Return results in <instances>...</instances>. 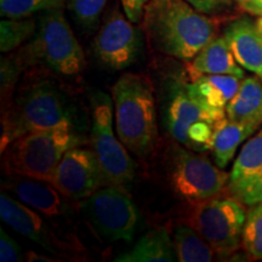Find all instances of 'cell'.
<instances>
[{"label": "cell", "instance_id": "603a6c76", "mask_svg": "<svg viewBox=\"0 0 262 262\" xmlns=\"http://www.w3.org/2000/svg\"><path fill=\"white\" fill-rule=\"evenodd\" d=\"M34 19L6 18L0 22V50L3 54L15 50L34 34Z\"/></svg>", "mask_w": 262, "mask_h": 262}, {"label": "cell", "instance_id": "d6986e66", "mask_svg": "<svg viewBox=\"0 0 262 262\" xmlns=\"http://www.w3.org/2000/svg\"><path fill=\"white\" fill-rule=\"evenodd\" d=\"M262 172V129L243 146L229 172L228 192L234 198L245 191Z\"/></svg>", "mask_w": 262, "mask_h": 262}, {"label": "cell", "instance_id": "44dd1931", "mask_svg": "<svg viewBox=\"0 0 262 262\" xmlns=\"http://www.w3.org/2000/svg\"><path fill=\"white\" fill-rule=\"evenodd\" d=\"M176 258L173 243L165 228L148 231L134 248L125 254L119 255L117 262H172Z\"/></svg>", "mask_w": 262, "mask_h": 262}, {"label": "cell", "instance_id": "5b68a950", "mask_svg": "<svg viewBox=\"0 0 262 262\" xmlns=\"http://www.w3.org/2000/svg\"><path fill=\"white\" fill-rule=\"evenodd\" d=\"M163 169L170 191L189 205L214 198L228 187V172L176 141L165 150Z\"/></svg>", "mask_w": 262, "mask_h": 262}, {"label": "cell", "instance_id": "f1b7e54d", "mask_svg": "<svg viewBox=\"0 0 262 262\" xmlns=\"http://www.w3.org/2000/svg\"><path fill=\"white\" fill-rule=\"evenodd\" d=\"M195 8L198 11L205 15H217L229 8L232 4V0H186Z\"/></svg>", "mask_w": 262, "mask_h": 262}, {"label": "cell", "instance_id": "f546056e", "mask_svg": "<svg viewBox=\"0 0 262 262\" xmlns=\"http://www.w3.org/2000/svg\"><path fill=\"white\" fill-rule=\"evenodd\" d=\"M239 202L245 206H251L262 203V172L249 187L237 196Z\"/></svg>", "mask_w": 262, "mask_h": 262}, {"label": "cell", "instance_id": "8fae6325", "mask_svg": "<svg viewBox=\"0 0 262 262\" xmlns=\"http://www.w3.org/2000/svg\"><path fill=\"white\" fill-rule=\"evenodd\" d=\"M95 56L111 70L122 71L135 63L142 50V35L135 24L120 11L119 6L111 9L95 35Z\"/></svg>", "mask_w": 262, "mask_h": 262}, {"label": "cell", "instance_id": "52a82bcc", "mask_svg": "<svg viewBox=\"0 0 262 262\" xmlns=\"http://www.w3.org/2000/svg\"><path fill=\"white\" fill-rule=\"evenodd\" d=\"M244 204L233 195L220 196L191 204L186 224L212 248L216 256L228 257L238 250L247 211Z\"/></svg>", "mask_w": 262, "mask_h": 262}, {"label": "cell", "instance_id": "e0dca14e", "mask_svg": "<svg viewBox=\"0 0 262 262\" xmlns=\"http://www.w3.org/2000/svg\"><path fill=\"white\" fill-rule=\"evenodd\" d=\"M187 72L191 79L203 74H227L244 78L243 67L238 64L224 35L209 41L193 57Z\"/></svg>", "mask_w": 262, "mask_h": 262}, {"label": "cell", "instance_id": "4fadbf2b", "mask_svg": "<svg viewBox=\"0 0 262 262\" xmlns=\"http://www.w3.org/2000/svg\"><path fill=\"white\" fill-rule=\"evenodd\" d=\"M49 183L71 202L86 199L104 186L102 170L95 152L80 146L64 153Z\"/></svg>", "mask_w": 262, "mask_h": 262}, {"label": "cell", "instance_id": "ac0fdd59", "mask_svg": "<svg viewBox=\"0 0 262 262\" xmlns=\"http://www.w3.org/2000/svg\"><path fill=\"white\" fill-rule=\"evenodd\" d=\"M258 127L253 124L233 122L227 117L216 124L209 143V150H211L216 165L221 169L227 168L233 160L238 147L248 137L254 135Z\"/></svg>", "mask_w": 262, "mask_h": 262}, {"label": "cell", "instance_id": "277c9868", "mask_svg": "<svg viewBox=\"0 0 262 262\" xmlns=\"http://www.w3.org/2000/svg\"><path fill=\"white\" fill-rule=\"evenodd\" d=\"M81 143L84 139L75 130L73 122L28 133L10 143L2 153L3 169L6 175L49 182L64 153Z\"/></svg>", "mask_w": 262, "mask_h": 262}, {"label": "cell", "instance_id": "7402d4cb", "mask_svg": "<svg viewBox=\"0 0 262 262\" xmlns=\"http://www.w3.org/2000/svg\"><path fill=\"white\" fill-rule=\"evenodd\" d=\"M172 243L176 258L181 262H208L214 260L216 255L210 245L187 224L175 228Z\"/></svg>", "mask_w": 262, "mask_h": 262}, {"label": "cell", "instance_id": "2e32d148", "mask_svg": "<svg viewBox=\"0 0 262 262\" xmlns=\"http://www.w3.org/2000/svg\"><path fill=\"white\" fill-rule=\"evenodd\" d=\"M242 78L227 74H203L193 78L188 88L193 97L217 122L226 118V107L238 93Z\"/></svg>", "mask_w": 262, "mask_h": 262}, {"label": "cell", "instance_id": "1f68e13d", "mask_svg": "<svg viewBox=\"0 0 262 262\" xmlns=\"http://www.w3.org/2000/svg\"><path fill=\"white\" fill-rule=\"evenodd\" d=\"M239 8L248 14L262 16V0H235Z\"/></svg>", "mask_w": 262, "mask_h": 262}, {"label": "cell", "instance_id": "4dcf8cb0", "mask_svg": "<svg viewBox=\"0 0 262 262\" xmlns=\"http://www.w3.org/2000/svg\"><path fill=\"white\" fill-rule=\"evenodd\" d=\"M124 14L133 24H140L142 21L143 11L149 0H119Z\"/></svg>", "mask_w": 262, "mask_h": 262}, {"label": "cell", "instance_id": "5bb4252c", "mask_svg": "<svg viewBox=\"0 0 262 262\" xmlns=\"http://www.w3.org/2000/svg\"><path fill=\"white\" fill-rule=\"evenodd\" d=\"M3 189L12 193L26 205L47 217L61 233L66 226L73 225L74 210L70 199L57 191L51 183L18 175H6Z\"/></svg>", "mask_w": 262, "mask_h": 262}, {"label": "cell", "instance_id": "6da1fadb", "mask_svg": "<svg viewBox=\"0 0 262 262\" xmlns=\"http://www.w3.org/2000/svg\"><path fill=\"white\" fill-rule=\"evenodd\" d=\"M141 24L152 50L189 61L215 38L219 19L186 0H149Z\"/></svg>", "mask_w": 262, "mask_h": 262}, {"label": "cell", "instance_id": "ffe728a7", "mask_svg": "<svg viewBox=\"0 0 262 262\" xmlns=\"http://www.w3.org/2000/svg\"><path fill=\"white\" fill-rule=\"evenodd\" d=\"M226 117L233 122L262 125V83L257 75L243 78L238 93L226 107Z\"/></svg>", "mask_w": 262, "mask_h": 262}, {"label": "cell", "instance_id": "4316f807", "mask_svg": "<svg viewBox=\"0 0 262 262\" xmlns=\"http://www.w3.org/2000/svg\"><path fill=\"white\" fill-rule=\"evenodd\" d=\"M108 0H68V9L81 27L91 29L98 24Z\"/></svg>", "mask_w": 262, "mask_h": 262}, {"label": "cell", "instance_id": "cb8c5ba5", "mask_svg": "<svg viewBox=\"0 0 262 262\" xmlns=\"http://www.w3.org/2000/svg\"><path fill=\"white\" fill-rule=\"evenodd\" d=\"M242 247L250 256L262 260V203L249 206Z\"/></svg>", "mask_w": 262, "mask_h": 262}, {"label": "cell", "instance_id": "30bf717a", "mask_svg": "<svg viewBox=\"0 0 262 262\" xmlns=\"http://www.w3.org/2000/svg\"><path fill=\"white\" fill-rule=\"evenodd\" d=\"M187 71L175 72L163 80L159 90V111L164 129L173 141L192 149L188 130L196 122H219L193 97Z\"/></svg>", "mask_w": 262, "mask_h": 262}, {"label": "cell", "instance_id": "ba28073f", "mask_svg": "<svg viewBox=\"0 0 262 262\" xmlns=\"http://www.w3.org/2000/svg\"><path fill=\"white\" fill-rule=\"evenodd\" d=\"M90 106L91 146L102 170L104 186L125 188L135 178V163L113 130L112 98L95 90L90 94Z\"/></svg>", "mask_w": 262, "mask_h": 262}, {"label": "cell", "instance_id": "8992f818", "mask_svg": "<svg viewBox=\"0 0 262 262\" xmlns=\"http://www.w3.org/2000/svg\"><path fill=\"white\" fill-rule=\"evenodd\" d=\"M25 64L41 61L62 77H77L85 68V55L62 9L47 11L39 21L37 37L19 52Z\"/></svg>", "mask_w": 262, "mask_h": 262}, {"label": "cell", "instance_id": "3957f363", "mask_svg": "<svg viewBox=\"0 0 262 262\" xmlns=\"http://www.w3.org/2000/svg\"><path fill=\"white\" fill-rule=\"evenodd\" d=\"M116 133L129 152L147 158L159 140L156 89L145 74L124 73L113 85Z\"/></svg>", "mask_w": 262, "mask_h": 262}, {"label": "cell", "instance_id": "9a60e30c", "mask_svg": "<svg viewBox=\"0 0 262 262\" xmlns=\"http://www.w3.org/2000/svg\"><path fill=\"white\" fill-rule=\"evenodd\" d=\"M224 37L238 64L262 80V28L257 19L241 17L229 22Z\"/></svg>", "mask_w": 262, "mask_h": 262}, {"label": "cell", "instance_id": "9c48e42d", "mask_svg": "<svg viewBox=\"0 0 262 262\" xmlns=\"http://www.w3.org/2000/svg\"><path fill=\"white\" fill-rule=\"evenodd\" d=\"M79 208L100 237L108 242H131L139 212L123 187L102 186L94 194L80 201Z\"/></svg>", "mask_w": 262, "mask_h": 262}, {"label": "cell", "instance_id": "7c38bea8", "mask_svg": "<svg viewBox=\"0 0 262 262\" xmlns=\"http://www.w3.org/2000/svg\"><path fill=\"white\" fill-rule=\"evenodd\" d=\"M0 216L17 233L31 239L49 253L62 256L67 251L81 250V247H77L74 242L63 239V233L40 212L15 199L6 191L0 194Z\"/></svg>", "mask_w": 262, "mask_h": 262}, {"label": "cell", "instance_id": "7a4b0ae2", "mask_svg": "<svg viewBox=\"0 0 262 262\" xmlns=\"http://www.w3.org/2000/svg\"><path fill=\"white\" fill-rule=\"evenodd\" d=\"M73 117L74 106L70 95L55 81L31 74L19 86L8 110L2 112V153L18 137L73 122Z\"/></svg>", "mask_w": 262, "mask_h": 262}, {"label": "cell", "instance_id": "484cf974", "mask_svg": "<svg viewBox=\"0 0 262 262\" xmlns=\"http://www.w3.org/2000/svg\"><path fill=\"white\" fill-rule=\"evenodd\" d=\"M66 0H0V14L6 18H25L40 11L62 9Z\"/></svg>", "mask_w": 262, "mask_h": 262}, {"label": "cell", "instance_id": "83f0119b", "mask_svg": "<svg viewBox=\"0 0 262 262\" xmlns=\"http://www.w3.org/2000/svg\"><path fill=\"white\" fill-rule=\"evenodd\" d=\"M21 257V248L4 229H0V261L16 262Z\"/></svg>", "mask_w": 262, "mask_h": 262}, {"label": "cell", "instance_id": "d4e9b609", "mask_svg": "<svg viewBox=\"0 0 262 262\" xmlns=\"http://www.w3.org/2000/svg\"><path fill=\"white\" fill-rule=\"evenodd\" d=\"M25 63L19 55L2 58L0 64V96H2V112H4L12 103L15 97L16 85L18 83Z\"/></svg>", "mask_w": 262, "mask_h": 262}]
</instances>
